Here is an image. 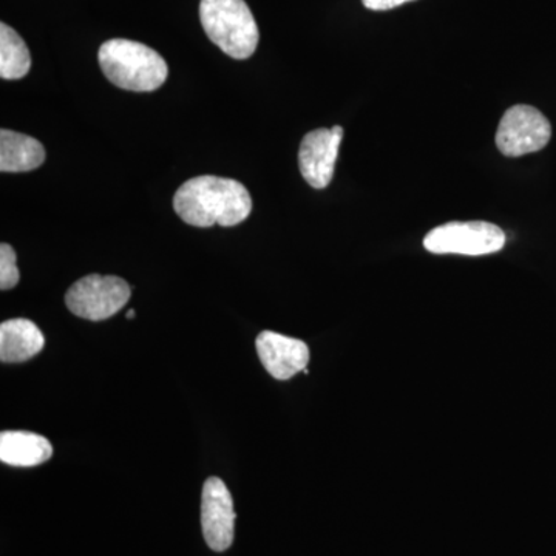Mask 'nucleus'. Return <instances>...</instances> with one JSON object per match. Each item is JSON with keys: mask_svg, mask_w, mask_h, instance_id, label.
Wrapping results in <instances>:
<instances>
[{"mask_svg": "<svg viewBox=\"0 0 556 556\" xmlns=\"http://www.w3.org/2000/svg\"><path fill=\"white\" fill-rule=\"evenodd\" d=\"M135 317V311L130 309L129 313H127V318H134Z\"/></svg>", "mask_w": 556, "mask_h": 556, "instance_id": "dca6fc26", "label": "nucleus"}, {"mask_svg": "<svg viewBox=\"0 0 556 556\" xmlns=\"http://www.w3.org/2000/svg\"><path fill=\"white\" fill-rule=\"evenodd\" d=\"M200 20L207 38L233 60H248L257 50V22L244 0H201Z\"/></svg>", "mask_w": 556, "mask_h": 556, "instance_id": "7ed1b4c3", "label": "nucleus"}, {"mask_svg": "<svg viewBox=\"0 0 556 556\" xmlns=\"http://www.w3.org/2000/svg\"><path fill=\"white\" fill-rule=\"evenodd\" d=\"M408 2H413V0H362V3L372 11L393 10Z\"/></svg>", "mask_w": 556, "mask_h": 556, "instance_id": "2eb2a0df", "label": "nucleus"}, {"mask_svg": "<svg viewBox=\"0 0 556 556\" xmlns=\"http://www.w3.org/2000/svg\"><path fill=\"white\" fill-rule=\"evenodd\" d=\"M98 61L105 78L124 90H159L169 76V67L163 56L135 40H108L98 51Z\"/></svg>", "mask_w": 556, "mask_h": 556, "instance_id": "f03ea898", "label": "nucleus"}, {"mask_svg": "<svg viewBox=\"0 0 556 556\" xmlns=\"http://www.w3.org/2000/svg\"><path fill=\"white\" fill-rule=\"evenodd\" d=\"M236 518L228 486L219 478H208L201 496V527L212 551L225 552L232 546Z\"/></svg>", "mask_w": 556, "mask_h": 556, "instance_id": "0eeeda50", "label": "nucleus"}, {"mask_svg": "<svg viewBox=\"0 0 556 556\" xmlns=\"http://www.w3.org/2000/svg\"><path fill=\"white\" fill-rule=\"evenodd\" d=\"M46 345L42 331L27 318H11L0 325V358L3 364H20L38 356Z\"/></svg>", "mask_w": 556, "mask_h": 556, "instance_id": "9d476101", "label": "nucleus"}, {"mask_svg": "<svg viewBox=\"0 0 556 556\" xmlns=\"http://www.w3.org/2000/svg\"><path fill=\"white\" fill-rule=\"evenodd\" d=\"M175 212L197 228L240 225L251 215L249 190L236 179L203 175L189 179L175 193Z\"/></svg>", "mask_w": 556, "mask_h": 556, "instance_id": "f257e3e1", "label": "nucleus"}, {"mask_svg": "<svg viewBox=\"0 0 556 556\" xmlns=\"http://www.w3.org/2000/svg\"><path fill=\"white\" fill-rule=\"evenodd\" d=\"M552 138L546 116L530 105H515L504 113L496 131V148L508 159L540 152Z\"/></svg>", "mask_w": 556, "mask_h": 556, "instance_id": "423d86ee", "label": "nucleus"}, {"mask_svg": "<svg viewBox=\"0 0 556 556\" xmlns=\"http://www.w3.org/2000/svg\"><path fill=\"white\" fill-rule=\"evenodd\" d=\"M46 161V149L38 139L3 129L0 131V170L9 174L38 169Z\"/></svg>", "mask_w": 556, "mask_h": 556, "instance_id": "f8f14e48", "label": "nucleus"}, {"mask_svg": "<svg viewBox=\"0 0 556 556\" xmlns=\"http://www.w3.org/2000/svg\"><path fill=\"white\" fill-rule=\"evenodd\" d=\"M506 244V233L486 222H452L430 230L424 247L431 254L489 255L500 252Z\"/></svg>", "mask_w": 556, "mask_h": 556, "instance_id": "20e7f679", "label": "nucleus"}, {"mask_svg": "<svg viewBox=\"0 0 556 556\" xmlns=\"http://www.w3.org/2000/svg\"><path fill=\"white\" fill-rule=\"evenodd\" d=\"M20 269L16 265V252L10 244L0 247V288L2 291L16 287L20 283Z\"/></svg>", "mask_w": 556, "mask_h": 556, "instance_id": "4468645a", "label": "nucleus"}, {"mask_svg": "<svg viewBox=\"0 0 556 556\" xmlns=\"http://www.w3.org/2000/svg\"><path fill=\"white\" fill-rule=\"evenodd\" d=\"M342 139L343 129L340 126L313 130L303 138L299 150L300 172L314 189L327 188L334 177Z\"/></svg>", "mask_w": 556, "mask_h": 556, "instance_id": "6e6552de", "label": "nucleus"}, {"mask_svg": "<svg viewBox=\"0 0 556 556\" xmlns=\"http://www.w3.org/2000/svg\"><path fill=\"white\" fill-rule=\"evenodd\" d=\"M131 289L123 278L91 274L80 278L65 295V303L75 316L101 321L115 316L130 300Z\"/></svg>", "mask_w": 556, "mask_h": 556, "instance_id": "39448f33", "label": "nucleus"}, {"mask_svg": "<svg viewBox=\"0 0 556 556\" xmlns=\"http://www.w3.org/2000/svg\"><path fill=\"white\" fill-rule=\"evenodd\" d=\"M31 56L25 40L7 24H0V76L16 80L27 76Z\"/></svg>", "mask_w": 556, "mask_h": 556, "instance_id": "ddd939ff", "label": "nucleus"}, {"mask_svg": "<svg viewBox=\"0 0 556 556\" xmlns=\"http://www.w3.org/2000/svg\"><path fill=\"white\" fill-rule=\"evenodd\" d=\"M53 447L47 438L30 431H3L0 434V460L7 466L36 467L47 463Z\"/></svg>", "mask_w": 556, "mask_h": 556, "instance_id": "9b49d317", "label": "nucleus"}, {"mask_svg": "<svg viewBox=\"0 0 556 556\" xmlns=\"http://www.w3.org/2000/svg\"><path fill=\"white\" fill-rule=\"evenodd\" d=\"M257 354L266 371L277 380H288L305 371L309 362V348L299 339L287 338L274 331L260 332Z\"/></svg>", "mask_w": 556, "mask_h": 556, "instance_id": "1a4fd4ad", "label": "nucleus"}]
</instances>
